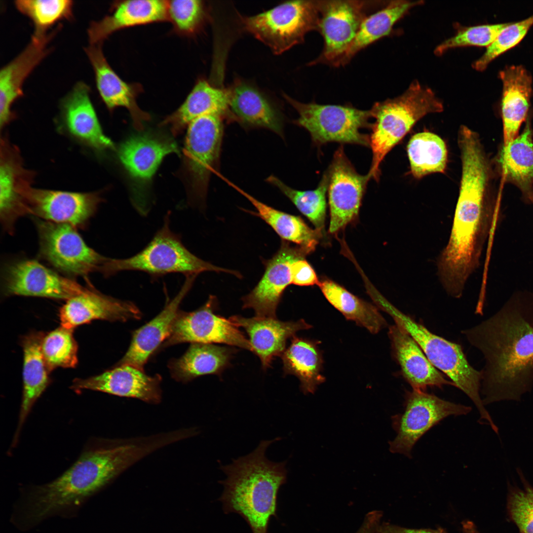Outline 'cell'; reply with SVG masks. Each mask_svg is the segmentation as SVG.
I'll list each match as a JSON object with an SVG mask.
<instances>
[{"mask_svg": "<svg viewBox=\"0 0 533 533\" xmlns=\"http://www.w3.org/2000/svg\"><path fill=\"white\" fill-rule=\"evenodd\" d=\"M462 524L463 533H479L475 525L471 521H464Z\"/></svg>", "mask_w": 533, "mask_h": 533, "instance_id": "50", "label": "cell"}, {"mask_svg": "<svg viewBox=\"0 0 533 533\" xmlns=\"http://www.w3.org/2000/svg\"><path fill=\"white\" fill-rule=\"evenodd\" d=\"M6 296H23L68 300L93 290L64 277L34 260L8 265L3 276Z\"/></svg>", "mask_w": 533, "mask_h": 533, "instance_id": "15", "label": "cell"}, {"mask_svg": "<svg viewBox=\"0 0 533 533\" xmlns=\"http://www.w3.org/2000/svg\"><path fill=\"white\" fill-rule=\"evenodd\" d=\"M229 320L236 327L245 330L249 337L252 352L259 357L264 369L270 366L276 356L282 355L288 339L295 336L297 332L312 327L303 319L282 321L276 317L246 318L235 315Z\"/></svg>", "mask_w": 533, "mask_h": 533, "instance_id": "23", "label": "cell"}, {"mask_svg": "<svg viewBox=\"0 0 533 533\" xmlns=\"http://www.w3.org/2000/svg\"><path fill=\"white\" fill-rule=\"evenodd\" d=\"M186 277L180 291L159 314L133 332L128 350L115 365H130L143 370L151 354L169 335L180 305L196 276Z\"/></svg>", "mask_w": 533, "mask_h": 533, "instance_id": "25", "label": "cell"}, {"mask_svg": "<svg viewBox=\"0 0 533 533\" xmlns=\"http://www.w3.org/2000/svg\"><path fill=\"white\" fill-rule=\"evenodd\" d=\"M483 354L484 405L519 401L533 387V292L513 293L492 316L462 331Z\"/></svg>", "mask_w": 533, "mask_h": 533, "instance_id": "1", "label": "cell"}, {"mask_svg": "<svg viewBox=\"0 0 533 533\" xmlns=\"http://www.w3.org/2000/svg\"><path fill=\"white\" fill-rule=\"evenodd\" d=\"M380 518L379 512H375L368 515L363 525L356 533H378V523Z\"/></svg>", "mask_w": 533, "mask_h": 533, "instance_id": "49", "label": "cell"}, {"mask_svg": "<svg viewBox=\"0 0 533 533\" xmlns=\"http://www.w3.org/2000/svg\"><path fill=\"white\" fill-rule=\"evenodd\" d=\"M378 533H447L446 531L441 528L436 530L431 529H410L398 526L386 524L378 530Z\"/></svg>", "mask_w": 533, "mask_h": 533, "instance_id": "48", "label": "cell"}, {"mask_svg": "<svg viewBox=\"0 0 533 533\" xmlns=\"http://www.w3.org/2000/svg\"><path fill=\"white\" fill-rule=\"evenodd\" d=\"M530 200L533 203V197L531 198Z\"/></svg>", "mask_w": 533, "mask_h": 533, "instance_id": "51", "label": "cell"}, {"mask_svg": "<svg viewBox=\"0 0 533 533\" xmlns=\"http://www.w3.org/2000/svg\"><path fill=\"white\" fill-rule=\"evenodd\" d=\"M215 296H210L206 303L191 312L179 311L162 347L181 343H220L252 351L244 335L229 319L215 313Z\"/></svg>", "mask_w": 533, "mask_h": 533, "instance_id": "12", "label": "cell"}, {"mask_svg": "<svg viewBox=\"0 0 533 533\" xmlns=\"http://www.w3.org/2000/svg\"><path fill=\"white\" fill-rule=\"evenodd\" d=\"M502 167L506 178L516 184L530 200L533 196V140L529 124L503 148Z\"/></svg>", "mask_w": 533, "mask_h": 533, "instance_id": "39", "label": "cell"}, {"mask_svg": "<svg viewBox=\"0 0 533 533\" xmlns=\"http://www.w3.org/2000/svg\"><path fill=\"white\" fill-rule=\"evenodd\" d=\"M316 341L294 336L281 356L285 375L295 376L300 381L301 391L313 394L324 382L322 374L323 358Z\"/></svg>", "mask_w": 533, "mask_h": 533, "instance_id": "34", "label": "cell"}, {"mask_svg": "<svg viewBox=\"0 0 533 533\" xmlns=\"http://www.w3.org/2000/svg\"><path fill=\"white\" fill-rule=\"evenodd\" d=\"M158 445L90 446L54 480L34 488L16 516L24 529L54 516H67L116 476Z\"/></svg>", "mask_w": 533, "mask_h": 533, "instance_id": "2", "label": "cell"}, {"mask_svg": "<svg viewBox=\"0 0 533 533\" xmlns=\"http://www.w3.org/2000/svg\"><path fill=\"white\" fill-rule=\"evenodd\" d=\"M230 101V90L216 88L206 80L200 79L182 105L162 124L169 125L172 133L177 134L201 116L216 114L223 116L229 111Z\"/></svg>", "mask_w": 533, "mask_h": 533, "instance_id": "31", "label": "cell"}, {"mask_svg": "<svg viewBox=\"0 0 533 533\" xmlns=\"http://www.w3.org/2000/svg\"><path fill=\"white\" fill-rule=\"evenodd\" d=\"M292 284L301 286L318 285L319 281L310 265L304 259L295 260L291 264Z\"/></svg>", "mask_w": 533, "mask_h": 533, "instance_id": "47", "label": "cell"}, {"mask_svg": "<svg viewBox=\"0 0 533 533\" xmlns=\"http://www.w3.org/2000/svg\"><path fill=\"white\" fill-rule=\"evenodd\" d=\"M407 151L410 173L418 179L435 173H444L448 160V151L444 140L429 131L414 135L410 139Z\"/></svg>", "mask_w": 533, "mask_h": 533, "instance_id": "38", "label": "cell"}, {"mask_svg": "<svg viewBox=\"0 0 533 533\" xmlns=\"http://www.w3.org/2000/svg\"><path fill=\"white\" fill-rule=\"evenodd\" d=\"M111 9L110 14L90 24L87 29L90 44L102 43L121 29L168 20L167 0L120 1L113 4Z\"/></svg>", "mask_w": 533, "mask_h": 533, "instance_id": "27", "label": "cell"}, {"mask_svg": "<svg viewBox=\"0 0 533 533\" xmlns=\"http://www.w3.org/2000/svg\"><path fill=\"white\" fill-rule=\"evenodd\" d=\"M34 174L25 168L19 150L0 139V214L3 227L12 231L17 219L28 213L26 196Z\"/></svg>", "mask_w": 533, "mask_h": 533, "instance_id": "18", "label": "cell"}, {"mask_svg": "<svg viewBox=\"0 0 533 533\" xmlns=\"http://www.w3.org/2000/svg\"><path fill=\"white\" fill-rule=\"evenodd\" d=\"M262 441L249 455L222 465L227 478L220 500L226 513L241 515L253 533H267L269 519L276 517L277 496L286 481L285 461L275 462L266 457L267 447L279 440Z\"/></svg>", "mask_w": 533, "mask_h": 533, "instance_id": "3", "label": "cell"}, {"mask_svg": "<svg viewBox=\"0 0 533 533\" xmlns=\"http://www.w3.org/2000/svg\"><path fill=\"white\" fill-rule=\"evenodd\" d=\"M533 26V15L521 21L510 23L487 47L484 53L473 63L478 71L485 70L496 57L517 45Z\"/></svg>", "mask_w": 533, "mask_h": 533, "instance_id": "44", "label": "cell"}, {"mask_svg": "<svg viewBox=\"0 0 533 533\" xmlns=\"http://www.w3.org/2000/svg\"><path fill=\"white\" fill-rule=\"evenodd\" d=\"M326 172L330 215L329 232L334 234L358 217L370 178L368 174L362 175L356 171L342 145L336 151Z\"/></svg>", "mask_w": 533, "mask_h": 533, "instance_id": "14", "label": "cell"}, {"mask_svg": "<svg viewBox=\"0 0 533 533\" xmlns=\"http://www.w3.org/2000/svg\"><path fill=\"white\" fill-rule=\"evenodd\" d=\"M37 225L40 255L55 268L70 275H104L110 258L88 247L74 227L41 220Z\"/></svg>", "mask_w": 533, "mask_h": 533, "instance_id": "10", "label": "cell"}, {"mask_svg": "<svg viewBox=\"0 0 533 533\" xmlns=\"http://www.w3.org/2000/svg\"><path fill=\"white\" fill-rule=\"evenodd\" d=\"M203 1L199 0L168 1V20L178 32L193 34L201 26L205 17Z\"/></svg>", "mask_w": 533, "mask_h": 533, "instance_id": "45", "label": "cell"}, {"mask_svg": "<svg viewBox=\"0 0 533 533\" xmlns=\"http://www.w3.org/2000/svg\"><path fill=\"white\" fill-rule=\"evenodd\" d=\"M422 0H396L389 1L379 11L367 16L362 23L349 47L336 67L343 66L359 51L390 34L394 24L413 7L423 4Z\"/></svg>", "mask_w": 533, "mask_h": 533, "instance_id": "36", "label": "cell"}, {"mask_svg": "<svg viewBox=\"0 0 533 533\" xmlns=\"http://www.w3.org/2000/svg\"><path fill=\"white\" fill-rule=\"evenodd\" d=\"M44 336L42 332H32L25 336L22 340L23 389L13 446L16 444L23 425L34 405L50 382V372L41 351V343Z\"/></svg>", "mask_w": 533, "mask_h": 533, "instance_id": "29", "label": "cell"}, {"mask_svg": "<svg viewBox=\"0 0 533 533\" xmlns=\"http://www.w3.org/2000/svg\"><path fill=\"white\" fill-rule=\"evenodd\" d=\"M102 43L90 44L84 48L94 72L100 96L110 110L118 107L126 108L131 115L135 127L141 129L143 122L150 117L137 104L136 98L141 92L142 87L137 83L126 82L116 74L103 54Z\"/></svg>", "mask_w": 533, "mask_h": 533, "instance_id": "22", "label": "cell"}, {"mask_svg": "<svg viewBox=\"0 0 533 533\" xmlns=\"http://www.w3.org/2000/svg\"><path fill=\"white\" fill-rule=\"evenodd\" d=\"M61 28L60 25L47 35L31 37L30 42L14 59L0 72V126L5 127L15 116L11 111L13 103L23 95L24 80L50 52L47 44Z\"/></svg>", "mask_w": 533, "mask_h": 533, "instance_id": "21", "label": "cell"}, {"mask_svg": "<svg viewBox=\"0 0 533 533\" xmlns=\"http://www.w3.org/2000/svg\"><path fill=\"white\" fill-rule=\"evenodd\" d=\"M328 301L348 320L377 334L387 326L378 307L350 293L344 287L328 279L318 285Z\"/></svg>", "mask_w": 533, "mask_h": 533, "instance_id": "37", "label": "cell"}, {"mask_svg": "<svg viewBox=\"0 0 533 533\" xmlns=\"http://www.w3.org/2000/svg\"><path fill=\"white\" fill-rule=\"evenodd\" d=\"M307 255L298 246L282 240L273 256L267 260L261 279L242 298L243 308H252L257 316L276 317L277 306L286 288L292 284L291 264Z\"/></svg>", "mask_w": 533, "mask_h": 533, "instance_id": "16", "label": "cell"}, {"mask_svg": "<svg viewBox=\"0 0 533 533\" xmlns=\"http://www.w3.org/2000/svg\"><path fill=\"white\" fill-rule=\"evenodd\" d=\"M231 186L251 203L257 211V215L270 226L282 240L296 244L306 254L315 249L321 237L320 231L311 228L300 217L269 206L236 186Z\"/></svg>", "mask_w": 533, "mask_h": 533, "instance_id": "35", "label": "cell"}, {"mask_svg": "<svg viewBox=\"0 0 533 533\" xmlns=\"http://www.w3.org/2000/svg\"><path fill=\"white\" fill-rule=\"evenodd\" d=\"M14 4L19 12L32 21L33 35L41 37L53 25L62 20L73 18V1L70 0H18Z\"/></svg>", "mask_w": 533, "mask_h": 533, "instance_id": "41", "label": "cell"}, {"mask_svg": "<svg viewBox=\"0 0 533 533\" xmlns=\"http://www.w3.org/2000/svg\"><path fill=\"white\" fill-rule=\"evenodd\" d=\"M404 411L391 417L396 436L389 442V451L412 458V449L430 429L450 416H461L471 410L469 406L456 404L421 390H407Z\"/></svg>", "mask_w": 533, "mask_h": 533, "instance_id": "9", "label": "cell"}, {"mask_svg": "<svg viewBox=\"0 0 533 533\" xmlns=\"http://www.w3.org/2000/svg\"><path fill=\"white\" fill-rule=\"evenodd\" d=\"M172 153H179L175 142L150 134L131 138L118 150L119 159L130 175L143 183L152 179L163 158Z\"/></svg>", "mask_w": 533, "mask_h": 533, "instance_id": "30", "label": "cell"}, {"mask_svg": "<svg viewBox=\"0 0 533 533\" xmlns=\"http://www.w3.org/2000/svg\"><path fill=\"white\" fill-rule=\"evenodd\" d=\"M523 490H516L510 495V515L522 533H533V488L525 485Z\"/></svg>", "mask_w": 533, "mask_h": 533, "instance_id": "46", "label": "cell"}, {"mask_svg": "<svg viewBox=\"0 0 533 533\" xmlns=\"http://www.w3.org/2000/svg\"><path fill=\"white\" fill-rule=\"evenodd\" d=\"M102 199L98 193L76 192L32 188L26 196L28 213L46 221L84 226Z\"/></svg>", "mask_w": 533, "mask_h": 533, "instance_id": "17", "label": "cell"}, {"mask_svg": "<svg viewBox=\"0 0 533 533\" xmlns=\"http://www.w3.org/2000/svg\"><path fill=\"white\" fill-rule=\"evenodd\" d=\"M378 1L317 0L319 14L318 32L324 41L319 57L309 63L336 67L354 39L370 10Z\"/></svg>", "mask_w": 533, "mask_h": 533, "instance_id": "11", "label": "cell"}, {"mask_svg": "<svg viewBox=\"0 0 533 533\" xmlns=\"http://www.w3.org/2000/svg\"><path fill=\"white\" fill-rule=\"evenodd\" d=\"M230 92L229 110L239 121L249 126L267 129L283 136L281 116L258 91L239 82Z\"/></svg>", "mask_w": 533, "mask_h": 533, "instance_id": "33", "label": "cell"}, {"mask_svg": "<svg viewBox=\"0 0 533 533\" xmlns=\"http://www.w3.org/2000/svg\"><path fill=\"white\" fill-rule=\"evenodd\" d=\"M244 29L280 54L304 42L309 32L318 29L317 0H294L281 3L256 15L242 17Z\"/></svg>", "mask_w": 533, "mask_h": 533, "instance_id": "7", "label": "cell"}, {"mask_svg": "<svg viewBox=\"0 0 533 533\" xmlns=\"http://www.w3.org/2000/svg\"><path fill=\"white\" fill-rule=\"evenodd\" d=\"M266 181L277 188L287 196L313 224L315 229L321 232L323 230L326 211V194L328 186L326 171L317 187L313 190H296L288 186L274 175L267 177Z\"/></svg>", "mask_w": 533, "mask_h": 533, "instance_id": "40", "label": "cell"}, {"mask_svg": "<svg viewBox=\"0 0 533 533\" xmlns=\"http://www.w3.org/2000/svg\"><path fill=\"white\" fill-rule=\"evenodd\" d=\"M169 215L164 218L162 227L140 252L126 259L111 258L106 276L124 270L143 271L153 279L171 273L196 276L201 272L212 271L241 277L235 270L215 266L191 253L184 245L181 237L171 230Z\"/></svg>", "mask_w": 533, "mask_h": 533, "instance_id": "6", "label": "cell"}, {"mask_svg": "<svg viewBox=\"0 0 533 533\" xmlns=\"http://www.w3.org/2000/svg\"><path fill=\"white\" fill-rule=\"evenodd\" d=\"M373 298L379 307L393 318L395 324L411 336L432 365L473 401L482 421L492 423L493 420L480 396L482 372L469 364L461 346L432 333L400 311L379 293Z\"/></svg>", "mask_w": 533, "mask_h": 533, "instance_id": "5", "label": "cell"}, {"mask_svg": "<svg viewBox=\"0 0 533 533\" xmlns=\"http://www.w3.org/2000/svg\"><path fill=\"white\" fill-rule=\"evenodd\" d=\"M223 135L222 116L219 115L201 116L188 126L185 163L195 199L205 197L211 173L219 158Z\"/></svg>", "mask_w": 533, "mask_h": 533, "instance_id": "13", "label": "cell"}, {"mask_svg": "<svg viewBox=\"0 0 533 533\" xmlns=\"http://www.w3.org/2000/svg\"><path fill=\"white\" fill-rule=\"evenodd\" d=\"M161 380L159 375L149 376L143 370L130 365H115L100 375L75 379L71 388L78 393L91 390L155 404L161 398Z\"/></svg>", "mask_w": 533, "mask_h": 533, "instance_id": "19", "label": "cell"}, {"mask_svg": "<svg viewBox=\"0 0 533 533\" xmlns=\"http://www.w3.org/2000/svg\"><path fill=\"white\" fill-rule=\"evenodd\" d=\"M509 23L486 24L462 27L453 37L439 44L434 53L440 56L446 51L468 46L488 47Z\"/></svg>", "mask_w": 533, "mask_h": 533, "instance_id": "43", "label": "cell"}, {"mask_svg": "<svg viewBox=\"0 0 533 533\" xmlns=\"http://www.w3.org/2000/svg\"><path fill=\"white\" fill-rule=\"evenodd\" d=\"M77 344L73 330L61 327L44 336L41 351L50 372L58 368H75L78 362Z\"/></svg>", "mask_w": 533, "mask_h": 533, "instance_id": "42", "label": "cell"}, {"mask_svg": "<svg viewBox=\"0 0 533 533\" xmlns=\"http://www.w3.org/2000/svg\"><path fill=\"white\" fill-rule=\"evenodd\" d=\"M502 83L501 114L503 148L517 136L525 120L532 94V77L522 65L506 66L500 71Z\"/></svg>", "mask_w": 533, "mask_h": 533, "instance_id": "28", "label": "cell"}, {"mask_svg": "<svg viewBox=\"0 0 533 533\" xmlns=\"http://www.w3.org/2000/svg\"><path fill=\"white\" fill-rule=\"evenodd\" d=\"M392 355L399 365L404 379L412 389L425 391L428 387L442 388L454 383L446 380L432 365L411 336L395 324L388 333Z\"/></svg>", "mask_w": 533, "mask_h": 533, "instance_id": "24", "label": "cell"}, {"mask_svg": "<svg viewBox=\"0 0 533 533\" xmlns=\"http://www.w3.org/2000/svg\"><path fill=\"white\" fill-rule=\"evenodd\" d=\"M443 110L442 101L433 90L417 80L402 95L375 103L370 110L375 121L369 136L373 155L368 174L370 178L379 181L380 166L385 156L419 120L429 114Z\"/></svg>", "mask_w": 533, "mask_h": 533, "instance_id": "4", "label": "cell"}, {"mask_svg": "<svg viewBox=\"0 0 533 533\" xmlns=\"http://www.w3.org/2000/svg\"><path fill=\"white\" fill-rule=\"evenodd\" d=\"M142 316L131 302L107 296L94 289L66 300L59 312L61 326L70 330L95 320L124 322L140 319Z\"/></svg>", "mask_w": 533, "mask_h": 533, "instance_id": "20", "label": "cell"}, {"mask_svg": "<svg viewBox=\"0 0 533 533\" xmlns=\"http://www.w3.org/2000/svg\"><path fill=\"white\" fill-rule=\"evenodd\" d=\"M234 351L213 344L191 343L182 356L170 360L168 368L173 378L183 382L203 375H220L229 366Z\"/></svg>", "mask_w": 533, "mask_h": 533, "instance_id": "32", "label": "cell"}, {"mask_svg": "<svg viewBox=\"0 0 533 533\" xmlns=\"http://www.w3.org/2000/svg\"><path fill=\"white\" fill-rule=\"evenodd\" d=\"M284 97L299 114L294 123L309 133L316 146L330 142L369 146V136L361 130L371 127L370 110H361L351 106L303 103L286 94Z\"/></svg>", "mask_w": 533, "mask_h": 533, "instance_id": "8", "label": "cell"}, {"mask_svg": "<svg viewBox=\"0 0 533 533\" xmlns=\"http://www.w3.org/2000/svg\"><path fill=\"white\" fill-rule=\"evenodd\" d=\"M90 88L78 82L61 102V115L68 132L91 148L103 151L114 148L103 133L89 97Z\"/></svg>", "mask_w": 533, "mask_h": 533, "instance_id": "26", "label": "cell"}]
</instances>
